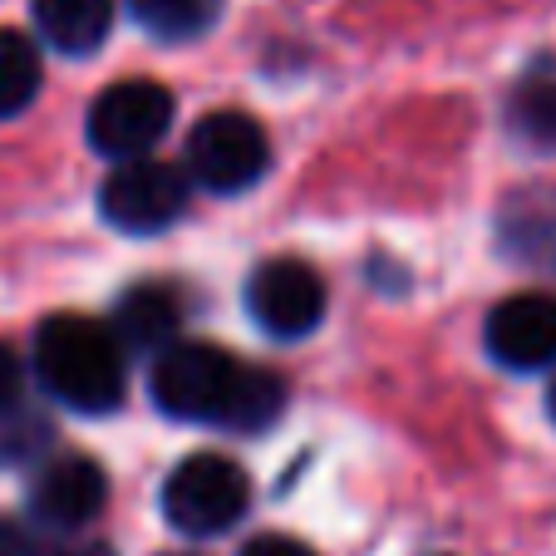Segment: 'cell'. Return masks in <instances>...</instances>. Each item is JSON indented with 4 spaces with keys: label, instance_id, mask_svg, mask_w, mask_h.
<instances>
[{
    "label": "cell",
    "instance_id": "obj_1",
    "mask_svg": "<svg viewBox=\"0 0 556 556\" xmlns=\"http://www.w3.org/2000/svg\"><path fill=\"white\" fill-rule=\"evenodd\" d=\"M35 375L50 400L79 414H114L124 404V345L89 315H50L35 336Z\"/></svg>",
    "mask_w": 556,
    "mask_h": 556
},
{
    "label": "cell",
    "instance_id": "obj_2",
    "mask_svg": "<svg viewBox=\"0 0 556 556\" xmlns=\"http://www.w3.org/2000/svg\"><path fill=\"white\" fill-rule=\"evenodd\" d=\"M247 365L231 359L222 345L202 340H173L153 355V404L182 424H227V409L242 389Z\"/></svg>",
    "mask_w": 556,
    "mask_h": 556
},
{
    "label": "cell",
    "instance_id": "obj_3",
    "mask_svg": "<svg viewBox=\"0 0 556 556\" xmlns=\"http://www.w3.org/2000/svg\"><path fill=\"white\" fill-rule=\"evenodd\" d=\"M252 503V483L222 453H192L163 483V517L188 536H217L237 527Z\"/></svg>",
    "mask_w": 556,
    "mask_h": 556
},
{
    "label": "cell",
    "instance_id": "obj_4",
    "mask_svg": "<svg viewBox=\"0 0 556 556\" xmlns=\"http://www.w3.org/2000/svg\"><path fill=\"white\" fill-rule=\"evenodd\" d=\"M188 168L163 163L157 153L124 157L99 188V212L109 227L128 231V237H153L188 212Z\"/></svg>",
    "mask_w": 556,
    "mask_h": 556
},
{
    "label": "cell",
    "instance_id": "obj_5",
    "mask_svg": "<svg viewBox=\"0 0 556 556\" xmlns=\"http://www.w3.org/2000/svg\"><path fill=\"white\" fill-rule=\"evenodd\" d=\"M271 168V138L252 114L217 109L188 134V178L207 192H247Z\"/></svg>",
    "mask_w": 556,
    "mask_h": 556
},
{
    "label": "cell",
    "instance_id": "obj_6",
    "mask_svg": "<svg viewBox=\"0 0 556 556\" xmlns=\"http://www.w3.org/2000/svg\"><path fill=\"white\" fill-rule=\"evenodd\" d=\"M173 114L178 104L157 79H118L89 104V143L114 163L143 157L168 138Z\"/></svg>",
    "mask_w": 556,
    "mask_h": 556
},
{
    "label": "cell",
    "instance_id": "obj_7",
    "mask_svg": "<svg viewBox=\"0 0 556 556\" xmlns=\"http://www.w3.org/2000/svg\"><path fill=\"white\" fill-rule=\"evenodd\" d=\"M247 311L276 340H305L326 320V281L301 256L262 262L247 281Z\"/></svg>",
    "mask_w": 556,
    "mask_h": 556
},
{
    "label": "cell",
    "instance_id": "obj_8",
    "mask_svg": "<svg viewBox=\"0 0 556 556\" xmlns=\"http://www.w3.org/2000/svg\"><path fill=\"white\" fill-rule=\"evenodd\" d=\"M109 503V478L94 458L85 453H64L45 463L30 483V517L54 532H79L89 527Z\"/></svg>",
    "mask_w": 556,
    "mask_h": 556
},
{
    "label": "cell",
    "instance_id": "obj_9",
    "mask_svg": "<svg viewBox=\"0 0 556 556\" xmlns=\"http://www.w3.org/2000/svg\"><path fill=\"white\" fill-rule=\"evenodd\" d=\"M488 355L503 369H546L556 359V295L546 291H522L507 295L488 315Z\"/></svg>",
    "mask_w": 556,
    "mask_h": 556
},
{
    "label": "cell",
    "instance_id": "obj_10",
    "mask_svg": "<svg viewBox=\"0 0 556 556\" xmlns=\"http://www.w3.org/2000/svg\"><path fill=\"white\" fill-rule=\"evenodd\" d=\"M178 326H182V301L163 281L134 286L114 305V336L124 345V355H163L178 340Z\"/></svg>",
    "mask_w": 556,
    "mask_h": 556
},
{
    "label": "cell",
    "instance_id": "obj_11",
    "mask_svg": "<svg viewBox=\"0 0 556 556\" xmlns=\"http://www.w3.org/2000/svg\"><path fill=\"white\" fill-rule=\"evenodd\" d=\"M35 30L60 54H94L109 40L118 0H35Z\"/></svg>",
    "mask_w": 556,
    "mask_h": 556
},
{
    "label": "cell",
    "instance_id": "obj_12",
    "mask_svg": "<svg viewBox=\"0 0 556 556\" xmlns=\"http://www.w3.org/2000/svg\"><path fill=\"white\" fill-rule=\"evenodd\" d=\"M507 118L527 143H556V54L532 60L522 70V79L513 85V99H507Z\"/></svg>",
    "mask_w": 556,
    "mask_h": 556
},
{
    "label": "cell",
    "instance_id": "obj_13",
    "mask_svg": "<svg viewBox=\"0 0 556 556\" xmlns=\"http://www.w3.org/2000/svg\"><path fill=\"white\" fill-rule=\"evenodd\" d=\"M222 0H128V15L143 25V35L163 45H188L212 30Z\"/></svg>",
    "mask_w": 556,
    "mask_h": 556
},
{
    "label": "cell",
    "instance_id": "obj_14",
    "mask_svg": "<svg viewBox=\"0 0 556 556\" xmlns=\"http://www.w3.org/2000/svg\"><path fill=\"white\" fill-rule=\"evenodd\" d=\"M40 50L30 45V35L0 30V118H15L35 104L40 94Z\"/></svg>",
    "mask_w": 556,
    "mask_h": 556
},
{
    "label": "cell",
    "instance_id": "obj_15",
    "mask_svg": "<svg viewBox=\"0 0 556 556\" xmlns=\"http://www.w3.org/2000/svg\"><path fill=\"white\" fill-rule=\"evenodd\" d=\"M21 389H25L21 359H15L11 345H0V414H11L15 404H21Z\"/></svg>",
    "mask_w": 556,
    "mask_h": 556
},
{
    "label": "cell",
    "instance_id": "obj_16",
    "mask_svg": "<svg viewBox=\"0 0 556 556\" xmlns=\"http://www.w3.org/2000/svg\"><path fill=\"white\" fill-rule=\"evenodd\" d=\"M242 556H315V552L305 542H295V536L266 532V536H252V542L242 546Z\"/></svg>",
    "mask_w": 556,
    "mask_h": 556
},
{
    "label": "cell",
    "instance_id": "obj_17",
    "mask_svg": "<svg viewBox=\"0 0 556 556\" xmlns=\"http://www.w3.org/2000/svg\"><path fill=\"white\" fill-rule=\"evenodd\" d=\"M546 409H552V419H556V379H552V394H546Z\"/></svg>",
    "mask_w": 556,
    "mask_h": 556
},
{
    "label": "cell",
    "instance_id": "obj_18",
    "mask_svg": "<svg viewBox=\"0 0 556 556\" xmlns=\"http://www.w3.org/2000/svg\"><path fill=\"white\" fill-rule=\"evenodd\" d=\"M168 556H192V552H168Z\"/></svg>",
    "mask_w": 556,
    "mask_h": 556
}]
</instances>
